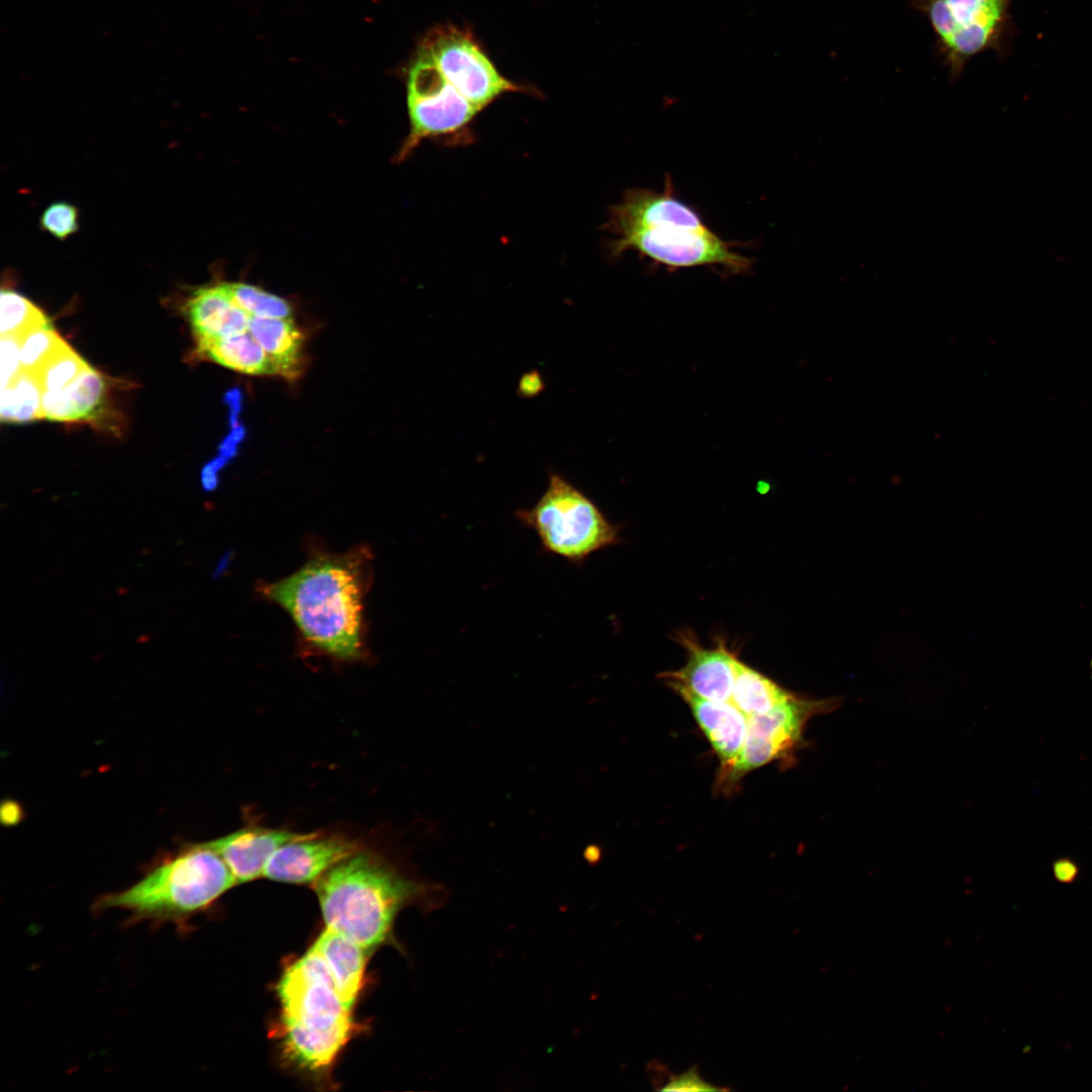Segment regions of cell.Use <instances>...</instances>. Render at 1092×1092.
Returning <instances> with one entry per match:
<instances>
[{
    "label": "cell",
    "mask_w": 1092,
    "mask_h": 1092,
    "mask_svg": "<svg viewBox=\"0 0 1092 1092\" xmlns=\"http://www.w3.org/2000/svg\"><path fill=\"white\" fill-rule=\"evenodd\" d=\"M226 287L234 302L252 317L292 318L290 303L280 296L242 282L226 283Z\"/></svg>",
    "instance_id": "603a6c76"
},
{
    "label": "cell",
    "mask_w": 1092,
    "mask_h": 1092,
    "mask_svg": "<svg viewBox=\"0 0 1092 1092\" xmlns=\"http://www.w3.org/2000/svg\"><path fill=\"white\" fill-rule=\"evenodd\" d=\"M1090 667H1091V677H1092V660L1090 662Z\"/></svg>",
    "instance_id": "836d02e7"
},
{
    "label": "cell",
    "mask_w": 1092,
    "mask_h": 1092,
    "mask_svg": "<svg viewBox=\"0 0 1092 1092\" xmlns=\"http://www.w3.org/2000/svg\"><path fill=\"white\" fill-rule=\"evenodd\" d=\"M41 394L36 378L21 370L12 383L1 389V421L19 424L42 419Z\"/></svg>",
    "instance_id": "ffe728a7"
},
{
    "label": "cell",
    "mask_w": 1092,
    "mask_h": 1092,
    "mask_svg": "<svg viewBox=\"0 0 1092 1092\" xmlns=\"http://www.w3.org/2000/svg\"><path fill=\"white\" fill-rule=\"evenodd\" d=\"M833 706V700H809L794 695L766 713L748 716L742 750L735 764L718 777L719 787H732L755 768L792 757L802 744L808 721Z\"/></svg>",
    "instance_id": "9c48e42d"
},
{
    "label": "cell",
    "mask_w": 1092,
    "mask_h": 1092,
    "mask_svg": "<svg viewBox=\"0 0 1092 1092\" xmlns=\"http://www.w3.org/2000/svg\"><path fill=\"white\" fill-rule=\"evenodd\" d=\"M314 885L327 928L368 953L387 938L404 906L436 891L362 849L338 862Z\"/></svg>",
    "instance_id": "3957f363"
},
{
    "label": "cell",
    "mask_w": 1092,
    "mask_h": 1092,
    "mask_svg": "<svg viewBox=\"0 0 1092 1092\" xmlns=\"http://www.w3.org/2000/svg\"><path fill=\"white\" fill-rule=\"evenodd\" d=\"M516 519L537 536L543 552L580 566L593 554L617 544L620 528L596 503L556 472L537 502L519 509Z\"/></svg>",
    "instance_id": "8992f818"
},
{
    "label": "cell",
    "mask_w": 1092,
    "mask_h": 1092,
    "mask_svg": "<svg viewBox=\"0 0 1092 1092\" xmlns=\"http://www.w3.org/2000/svg\"><path fill=\"white\" fill-rule=\"evenodd\" d=\"M223 402L229 407V421L232 428L239 425V416L243 408V394L240 388L234 387L228 390L223 396Z\"/></svg>",
    "instance_id": "d6a6232c"
},
{
    "label": "cell",
    "mask_w": 1092,
    "mask_h": 1092,
    "mask_svg": "<svg viewBox=\"0 0 1092 1092\" xmlns=\"http://www.w3.org/2000/svg\"><path fill=\"white\" fill-rule=\"evenodd\" d=\"M78 208L65 201L50 204L42 212L40 228L58 240L64 241L79 230Z\"/></svg>",
    "instance_id": "484cf974"
},
{
    "label": "cell",
    "mask_w": 1092,
    "mask_h": 1092,
    "mask_svg": "<svg viewBox=\"0 0 1092 1092\" xmlns=\"http://www.w3.org/2000/svg\"><path fill=\"white\" fill-rule=\"evenodd\" d=\"M1053 874L1058 882L1070 884L1077 879L1079 868L1071 858L1062 857L1054 861Z\"/></svg>",
    "instance_id": "1f68e13d"
},
{
    "label": "cell",
    "mask_w": 1092,
    "mask_h": 1092,
    "mask_svg": "<svg viewBox=\"0 0 1092 1092\" xmlns=\"http://www.w3.org/2000/svg\"><path fill=\"white\" fill-rule=\"evenodd\" d=\"M228 460L217 455L208 461L201 469L200 481L204 491H212L218 485V472L228 464Z\"/></svg>",
    "instance_id": "f546056e"
},
{
    "label": "cell",
    "mask_w": 1092,
    "mask_h": 1092,
    "mask_svg": "<svg viewBox=\"0 0 1092 1092\" xmlns=\"http://www.w3.org/2000/svg\"><path fill=\"white\" fill-rule=\"evenodd\" d=\"M793 696V693L736 657L731 702L747 717L766 713Z\"/></svg>",
    "instance_id": "d6986e66"
},
{
    "label": "cell",
    "mask_w": 1092,
    "mask_h": 1092,
    "mask_svg": "<svg viewBox=\"0 0 1092 1092\" xmlns=\"http://www.w3.org/2000/svg\"><path fill=\"white\" fill-rule=\"evenodd\" d=\"M67 345L53 326L30 331L19 340L21 370L35 375Z\"/></svg>",
    "instance_id": "cb8c5ba5"
},
{
    "label": "cell",
    "mask_w": 1092,
    "mask_h": 1092,
    "mask_svg": "<svg viewBox=\"0 0 1092 1092\" xmlns=\"http://www.w3.org/2000/svg\"><path fill=\"white\" fill-rule=\"evenodd\" d=\"M667 1080L656 1090L659 1091H721L727 1090L714 1086L703 1079L696 1065L680 1074H667Z\"/></svg>",
    "instance_id": "4316f807"
},
{
    "label": "cell",
    "mask_w": 1092,
    "mask_h": 1092,
    "mask_svg": "<svg viewBox=\"0 0 1092 1092\" xmlns=\"http://www.w3.org/2000/svg\"><path fill=\"white\" fill-rule=\"evenodd\" d=\"M282 1006V1043L300 1068L328 1067L348 1041L349 1010L341 1000L330 969L312 946L289 967L278 984Z\"/></svg>",
    "instance_id": "5b68a950"
},
{
    "label": "cell",
    "mask_w": 1092,
    "mask_h": 1092,
    "mask_svg": "<svg viewBox=\"0 0 1092 1092\" xmlns=\"http://www.w3.org/2000/svg\"><path fill=\"white\" fill-rule=\"evenodd\" d=\"M107 388L105 376L91 366L66 386L75 422H97L105 410Z\"/></svg>",
    "instance_id": "7402d4cb"
},
{
    "label": "cell",
    "mask_w": 1092,
    "mask_h": 1092,
    "mask_svg": "<svg viewBox=\"0 0 1092 1092\" xmlns=\"http://www.w3.org/2000/svg\"><path fill=\"white\" fill-rule=\"evenodd\" d=\"M203 358L249 375H277L273 362L247 331L228 338L197 342Z\"/></svg>",
    "instance_id": "ac0fdd59"
},
{
    "label": "cell",
    "mask_w": 1092,
    "mask_h": 1092,
    "mask_svg": "<svg viewBox=\"0 0 1092 1092\" xmlns=\"http://www.w3.org/2000/svg\"><path fill=\"white\" fill-rule=\"evenodd\" d=\"M674 639L686 649L687 661L679 669L661 673L666 685L679 696L689 694L710 701H731L735 650L730 649L722 638H717L714 647H705L691 631H678Z\"/></svg>",
    "instance_id": "8fae6325"
},
{
    "label": "cell",
    "mask_w": 1092,
    "mask_h": 1092,
    "mask_svg": "<svg viewBox=\"0 0 1092 1092\" xmlns=\"http://www.w3.org/2000/svg\"><path fill=\"white\" fill-rule=\"evenodd\" d=\"M545 388V382L540 372L532 370L524 373L518 384V395L532 398L541 394Z\"/></svg>",
    "instance_id": "f1b7e54d"
},
{
    "label": "cell",
    "mask_w": 1092,
    "mask_h": 1092,
    "mask_svg": "<svg viewBox=\"0 0 1092 1092\" xmlns=\"http://www.w3.org/2000/svg\"><path fill=\"white\" fill-rule=\"evenodd\" d=\"M312 946L324 958L341 1000L351 1010L362 985L368 952L352 939L329 928Z\"/></svg>",
    "instance_id": "2e32d148"
},
{
    "label": "cell",
    "mask_w": 1092,
    "mask_h": 1092,
    "mask_svg": "<svg viewBox=\"0 0 1092 1092\" xmlns=\"http://www.w3.org/2000/svg\"><path fill=\"white\" fill-rule=\"evenodd\" d=\"M246 437V429L242 425L232 428L218 446V455L231 461L238 454L239 446Z\"/></svg>",
    "instance_id": "4dcf8cb0"
},
{
    "label": "cell",
    "mask_w": 1092,
    "mask_h": 1092,
    "mask_svg": "<svg viewBox=\"0 0 1092 1092\" xmlns=\"http://www.w3.org/2000/svg\"><path fill=\"white\" fill-rule=\"evenodd\" d=\"M371 555L364 547L310 558L296 572L260 592L282 607L306 642L343 661L364 655V596Z\"/></svg>",
    "instance_id": "6da1fadb"
},
{
    "label": "cell",
    "mask_w": 1092,
    "mask_h": 1092,
    "mask_svg": "<svg viewBox=\"0 0 1092 1092\" xmlns=\"http://www.w3.org/2000/svg\"><path fill=\"white\" fill-rule=\"evenodd\" d=\"M1 389L7 387L21 372L19 340L14 337H1Z\"/></svg>",
    "instance_id": "83f0119b"
},
{
    "label": "cell",
    "mask_w": 1092,
    "mask_h": 1092,
    "mask_svg": "<svg viewBox=\"0 0 1092 1092\" xmlns=\"http://www.w3.org/2000/svg\"><path fill=\"white\" fill-rule=\"evenodd\" d=\"M235 884L216 851L205 842L189 843L152 866L128 888L100 897L94 907L125 912L129 922L181 927Z\"/></svg>",
    "instance_id": "277c9868"
},
{
    "label": "cell",
    "mask_w": 1092,
    "mask_h": 1092,
    "mask_svg": "<svg viewBox=\"0 0 1092 1092\" xmlns=\"http://www.w3.org/2000/svg\"><path fill=\"white\" fill-rule=\"evenodd\" d=\"M359 849L356 840L340 833H299L276 849L268 859L263 876L290 884L315 883Z\"/></svg>",
    "instance_id": "7c38bea8"
},
{
    "label": "cell",
    "mask_w": 1092,
    "mask_h": 1092,
    "mask_svg": "<svg viewBox=\"0 0 1092 1092\" xmlns=\"http://www.w3.org/2000/svg\"><path fill=\"white\" fill-rule=\"evenodd\" d=\"M88 366L90 365L67 345L33 376L42 391L58 390L72 383Z\"/></svg>",
    "instance_id": "d4e9b609"
},
{
    "label": "cell",
    "mask_w": 1092,
    "mask_h": 1092,
    "mask_svg": "<svg viewBox=\"0 0 1092 1092\" xmlns=\"http://www.w3.org/2000/svg\"><path fill=\"white\" fill-rule=\"evenodd\" d=\"M0 306L1 337L20 340L36 328L52 326L50 318L38 306L15 290H1Z\"/></svg>",
    "instance_id": "44dd1931"
},
{
    "label": "cell",
    "mask_w": 1092,
    "mask_h": 1092,
    "mask_svg": "<svg viewBox=\"0 0 1092 1092\" xmlns=\"http://www.w3.org/2000/svg\"><path fill=\"white\" fill-rule=\"evenodd\" d=\"M604 228L615 237L609 246L613 258L634 251L668 270L708 266L728 274L745 273L752 265L675 196L669 177L661 191L628 189L610 208Z\"/></svg>",
    "instance_id": "7a4b0ae2"
},
{
    "label": "cell",
    "mask_w": 1092,
    "mask_h": 1092,
    "mask_svg": "<svg viewBox=\"0 0 1092 1092\" xmlns=\"http://www.w3.org/2000/svg\"><path fill=\"white\" fill-rule=\"evenodd\" d=\"M299 833L262 825H246L205 843L216 851L242 884L263 876L270 856Z\"/></svg>",
    "instance_id": "4fadbf2b"
},
{
    "label": "cell",
    "mask_w": 1092,
    "mask_h": 1092,
    "mask_svg": "<svg viewBox=\"0 0 1092 1092\" xmlns=\"http://www.w3.org/2000/svg\"><path fill=\"white\" fill-rule=\"evenodd\" d=\"M248 332L274 364L277 375L294 380L303 366L304 336L292 318H249Z\"/></svg>",
    "instance_id": "e0dca14e"
},
{
    "label": "cell",
    "mask_w": 1092,
    "mask_h": 1092,
    "mask_svg": "<svg viewBox=\"0 0 1092 1092\" xmlns=\"http://www.w3.org/2000/svg\"><path fill=\"white\" fill-rule=\"evenodd\" d=\"M406 88L411 131L402 158L424 139L451 136L467 129L481 111L457 91L422 48L410 66Z\"/></svg>",
    "instance_id": "ba28073f"
},
{
    "label": "cell",
    "mask_w": 1092,
    "mask_h": 1092,
    "mask_svg": "<svg viewBox=\"0 0 1092 1092\" xmlns=\"http://www.w3.org/2000/svg\"><path fill=\"white\" fill-rule=\"evenodd\" d=\"M185 309L196 342L248 331L250 315L234 302L225 282L195 290Z\"/></svg>",
    "instance_id": "9a60e30c"
},
{
    "label": "cell",
    "mask_w": 1092,
    "mask_h": 1092,
    "mask_svg": "<svg viewBox=\"0 0 1092 1092\" xmlns=\"http://www.w3.org/2000/svg\"><path fill=\"white\" fill-rule=\"evenodd\" d=\"M720 762V776L737 761L747 732V716L731 701L717 702L680 695Z\"/></svg>",
    "instance_id": "5bb4252c"
},
{
    "label": "cell",
    "mask_w": 1092,
    "mask_h": 1092,
    "mask_svg": "<svg viewBox=\"0 0 1092 1092\" xmlns=\"http://www.w3.org/2000/svg\"><path fill=\"white\" fill-rule=\"evenodd\" d=\"M420 48L433 58L457 91L479 110L505 93L524 90L497 71L469 31L441 25L427 33Z\"/></svg>",
    "instance_id": "30bf717a"
},
{
    "label": "cell",
    "mask_w": 1092,
    "mask_h": 1092,
    "mask_svg": "<svg viewBox=\"0 0 1092 1092\" xmlns=\"http://www.w3.org/2000/svg\"><path fill=\"white\" fill-rule=\"evenodd\" d=\"M1011 0H912L936 35L938 53L956 80L976 54L995 48Z\"/></svg>",
    "instance_id": "52a82bcc"
}]
</instances>
